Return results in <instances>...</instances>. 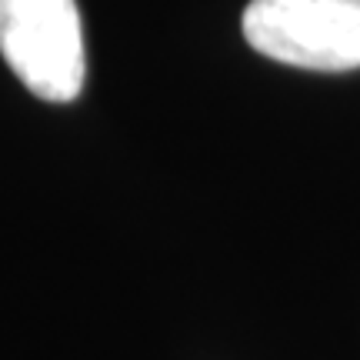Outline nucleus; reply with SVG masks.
<instances>
[{"label":"nucleus","instance_id":"1","mask_svg":"<svg viewBox=\"0 0 360 360\" xmlns=\"http://www.w3.org/2000/svg\"><path fill=\"white\" fill-rule=\"evenodd\" d=\"M0 53L40 101H74L87 77L77 0H0Z\"/></svg>","mask_w":360,"mask_h":360},{"label":"nucleus","instance_id":"2","mask_svg":"<svg viewBox=\"0 0 360 360\" xmlns=\"http://www.w3.org/2000/svg\"><path fill=\"white\" fill-rule=\"evenodd\" d=\"M244 37L257 53L304 70L360 67V0H250Z\"/></svg>","mask_w":360,"mask_h":360}]
</instances>
